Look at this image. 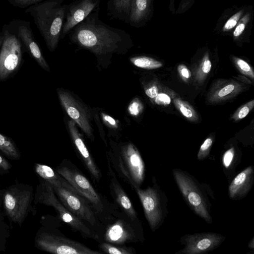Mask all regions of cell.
I'll use <instances>...</instances> for the list:
<instances>
[{"label": "cell", "instance_id": "38", "mask_svg": "<svg viewBox=\"0 0 254 254\" xmlns=\"http://www.w3.org/2000/svg\"><path fill=\"white\" fill-rule=\"evenodd\" d=\"M145 94L150 99H153L159 93V88L153 83L144 87Z\"/></svg>", "mask_w": 254, "mask_h": 254}, {"label": "cell", "instance_id": "22", "mask_svg": "<svg viewBox=\"0 0 254 254\" xmlns=\"http://www.w3.org/2000/svg\"><path fill=\"white\" fill-rule=\"evenodd\" d=\"M132 0H107V15L111 18L128 24V16Z\"/></svg>", "mask_w": 254, "mask_h": 254}, {"label": "cell", "instance_id": "7", "mask_svg": "<svg viewBox=\"0 0 254 254\" xmlns=\"http://www.w3.org/2000/svg\"><path fill=\"white\" fill-rule=\"evenodd\" d=\"M153 185L145 189L136 188L137 193L142 204L144 216L151 230L154 232L164 223L168 213V199L165 192L158 185L154 176Z\"/></svg>", "mask_w": 254, "mask_h": 254}, {"label": "cell", "instance_id": "4", "mask_svg": "<svg viewBox=\"0 0 254 254\" xmlns=\"http://www.w3.org/2000/svg\"><path fill=\"white\" fill-rule=\"evenodd\" d=\"M173 175L188 205L206 223L212 224L210 198L214 199L215 196L210 187L206 183L200 182L188 172L180 169H174Z\"/></svg>", "mask_w": 254, "mask_h": 254}, {"label": "cell", "instance_id": "27", "mask_svg": "<svg viewBox=\"0 0 254 254\" xmlns=\"http://www.w3.org/2000/svg\"><path fill=\"white\" fill-rule=\"evenodd\" d=\"M173 102L176 109L187 120L191 122H196L198 117L195 110L187 102L180 98L173 99Z\"/></svg>", "mask_w": 254, "mask_h": 254}, {"label": "cell", "instance_id": "43", "mask_svg": "<svg viewBox=\"0 0 254 254\" xmlns=\"http://www.w3.org/2000/svg\"><path fill=\"white\" fill-rule=\"evenodd\" d=\"M254 238L252 239V240L250 242L248 246L249 248L252 249H253L254 248Z\"/></svg>", "mask_w": 254, "mask_h": 254}, {"label": "cell", "instance_id": "5", "mask_svg": "<svg viewBox=\"0 0 254 254\" xmlns=\"http://www.w3.org/2000/svg\"><path fill=\"white\" fill-rule=\"evenodd\" d=\"M107 160L118 176L134 190L140 188L145 167L141 154L132 143H125L107 154Z\"/></svg>", "mask_w": 254, "mask_h": 254}, {"label": "cell", "instance_id": "9", "mask_svg": "<svg viewBox=\"0 0 254 254\" xmlns=\"http://www.w3.org/2000/svg\"><path fill=\"white\" fill-rule=\"evenodd\" d=\"M3 40L0 48V82L12 77L23 63V47L7 24L1 29Z\"/></svg>", "mask_w": 254, "mask_h": 254}, {"label": "cell", "instance_id": "17", "mask_svg": "<svg viewBox=\"0 0 254 254\" xmlns=\"http://www.w3.org/2000/svg\"><path fill=\"white\" fill-rule=\"evenodd\" d=\"M108 176L110 177L109 189L110 195L114 203L119 209L125 213L135 224L142 226L137 212L135 211L129 198L124 190L113 170L109 161L107 160Z\"/></svg>", "mask_w": 254, "mask_h": 254}, {"label": "cell", "instance_id": "30", "mask_svg": "<svg viewBox=\"0 0 254 254\" xmlns=\"http://www.w3.org/2000/svg\"><path fill=\"white\" fill-rule=\"evenodd\" d=\"M233 59L235 66L238 70L242 74L254 80V72L252 66L243 59L235 57H233Z\"/></svg>", "mask_w": 254, "mask_h": 254}, {"label": "cell", "instance_id": "42", "mask_svg": "<svg viewBox=\"0 0 254 254\" xmlns=\"http://www.w3.org/2000/svg\"><path fill=\"white\" fill-rule=\"evenodd\" d=\"M3 40V33L2 30L0 31V48Z\"/></svg>", "mask_w": 254, "mask_h": 254}, {"label": "cell", "instance_id": "18", "mask_svg": "<svg viewBox=\"0 0 254 254\" xmlns=\"http://www.w3.org/2000/svg\"><path fill=\"white\" fill-rule=\"evenodd\" d=\"M77 126L72 120L68 121L67 126L70 137L82 163L91 178L96 183H99L102 178L101 172L88 150Z\"/></svg>", "mask_w": 254, "mask_h": 254}, {"label": "cell", "instance_id": "14", "mask_svg": "<svg viewBox=\"0 0 254 254\" xmlns=\"http://www.w3.org/2000/svg\"><path fill=\"white\" fill-rule=\"evenodd\" d=\"M222 234L212 233H197L186 234L180 238V243L184 245L183 249L175 254H201L207 253L219 247L225 240Z\"/></svg>", "mask_w": 254, "mask_h": 254}, {"label": "cell", "instance_id": "34", "mask_svg": "<svg viewBox=\"0 0 254 254\" xmlns=\"http://www.w3.org/2000/svg\"><path fill=\"white\" fill-rule=\"evenodd\" d=\"M45 0H7V1L14 7L25 9L31 5Z\"/></svg>", "mask_w": 254, "mask_h": 254}, {"label": "cell", "instance_id": "37", "mask_svg": "<svg viewBox=\"0 0 254 254\" xmlns=\"http://www.w3.org/2000/svg\"><path fill=\"white\" fill-rule=\"evenodd\" d=\"M153 100L156 104L159 105L167 106L171 102L170 96L164 92H159Z\"/></svg>", "mask_w": 254, "mask_h": 254}, {"label": "cell", "instance_id": "21", "mask_svg": "<svg viewBox=\"0 0 254 254\" xmlns=\"http://www.w3.org/2000/svg\"><path fill=\"white\" fill-rule=\"evenodd\" d=\"M243 89V85L233 80L227 81L213 89L208 96L210 102L216 103L235 96Z\"/></svg>", "mask_w": 254, "mask_h": 254}, {"label": "cell", "instance_id": "28", "mask_svg": "<svg viewBox=\"0 0 254 254\" xmlns=\"http://www.w3.org/2000/svg\"><path fill=\"white\" fill-rule=\"evenodd\" d=\"M129 61L135 66L145 69H154L163 66L160 62L144 56L130 57Z\"/></svg>", "mask_w": 254, "mask_h": 254}, {"label": "cell", "instance_id": "31", "mask_svg": "<svg viewBox=\"0 0 254 254\" xmlns=\"http://www.w3.org/2000/svg\"><path fill=\"white\" fill-rule=\"evenodd\" d=\"M254 106V100L249 101L240 106L233 114L231 119L238 122L246 117Z\"/></svg>", "mask_w": 254, "mask_h": 254}, {"label": "cell", "instance_id": "13", "mask_svg": "<svg viewBox=\"0 0 254 254\" xmlns=\"http://www.w3.org/2000/svg\"><path fill=\"white\" fill-rule=\"evenodd\" d=\"M8 26L17 36L23 48L44 70L50 72V66L37 42L30 26V22L22 19H13Z\"/></svg>", "mask_w": 254, "mask_h": 254}, {"label": "cell", "instance_id": "15", "mask_svg": "<svg viewBox=\"0 0 254 254\" xmlns=\"http://www.w3.org/2000/svg\"><path fill=\"white\" fill-rule=\"evenodd\" d=\"M101 0H73L67 4L60 39L92 12L100 9Z\"/></svg>", "mask_w": 254, "mask_h": 254}, {"label": "cell", "instance_id": "16", "mask_svg": "<svg viewBox=\"0 0 254 254\" xmlns=\"http://www.w3.org/2000/svg\"><path fill=\"white\" fill-rule=\"evenodd\" d=\"M30 191L12 188L7 190L4 195V207L9 219L21 224L27 212L31 197Z\"/></svg>", "mask_w": 254, "mask_h": 254}, {"label": "cell", "instance_id": "40", "mask_svg": "<svg viewBox=\"0 0 254 254\" xmlns=\"http://www.w3.org/2000/svg\"><path fill=\"white\" fill-rule=\"evenodd\" d=\"M102 116L104 121L107 125L112 128H117V122L114 118L105 113H103Z\"/></svg>", "mask_w": 254, "mask_h": 254}, {"label": "cell", "instance_id": "6", "mask_svg": "<svg viewBox=\"0 0 254 254\" xmlns=\"http://www.w3.org/2000/svg\"><path fill=\"white\" fill-rule=\"evenodd\" d=\"M61 202L101 238L106 227L100 221L89 202L61 177V184L52 187Z\"/></svg>", "mask_w": 254, "mask_h": 254}, {"label": "cell", "instance_id": "25", "mask_svg": "<svg viewBox=\"0 0 254 254\" xmlns=\"http://www.w3.org/2000/svg\"><path fill=\"white\" fill-rule=\"evenodd\" d=\"M240 162L234 147H232L225 151L222 155L221 161L225 174L230 175L231 173L235 170V168Z\"/></svg>", "mask_w": 254, "mask_h": 254}, {"label": "cell", "instance_id": "8", "mask_svg": "<svg viewBox=\"0 0 254 254\" xmlns=\"http://www.w3.org/2000/svg\"><path fill=\"white\" fill-rule=\"evenodd\" d=\"M36 198L37 202L54 207L60 218L68 225L73 231L79 232L83 238L101 242V238L96 232L78 219L61 202L52 185L47 181L44 180L38 187Z\"/></svg>", "mask_w": 254, "mask_h": 254}, {"label": "cell", "instance_id": "23", "mask_svg": "<svg viewBox=\"0 0 254 254\" xmlns=\"http://www.w3.org/2000/svg\"><path fill=\"white\" fill-rule=\"evenodd\" d=\"M35 171L44 180L50 183L52 187H56L61 184V176L50 167L36 164Z\"/></svg>", "mask_w": 254, "mask_h": 254}, {"label": "cell", "instance_id": "36", "mask_svg": "<svg viewBox=\"0 0 254 254\" xmlns=\"http://www.w3.org/2000/svg\"><path fill=\"white\" fill-rule=\"evenodd\" d=\"M250 18V14L248 13L240 20L233 32L234 37H238L242 34Z\"/></svg>", "mask_w": 254, "mask_h": 254}, {"label": "cell", "instance_id": "3", "mask_svg": "<svg viewBox=\"0 0 254 254\" xmlns=\"http://www.w3.org/2000/svg\"><path fill=\"white\" fill-rule=\"evenodd\" d=\"M65 0H46L25 9L43 37L47 48L54 52L58 47L64 22L67 4Z\"/></svg>", "mask_w": 254, "mask_h": 254}, {"label": "cell", "instance_id": "29", "mask_svg": "<svg viewBox=\"0 0 254 254\" xmlns=\"http://www.w3.org/2000/svg\"><path fill=\"white\" fill-rule=\"evenodd\" d=\"M212 64L208 53L204 55L195 73V79L198 82H202L210 71Z\"/></svg>", "mask_w": 254, "mask_h": 254}, {"label": "cell", "instance_id": "12", "mask_svg": "<svg viewBox=\"0 0 254 254\" xmlns=\"http://www.w3.org/2000/svg\"><path fill=\"white\" fill-rule=\"evenodd\" d=\"M37 246L42 250L56 254H101L83 244L61 234L43 232L36 239Z\"/></svg>", "mask_w": 254, "mask_h": 254}, {"label": "cell", "instance_id": "19", "mask_svg": "<svg viewBox=\"0 0 254 254\" xmlns=\"http://www.w3.org/2000/svg\"><path fill=\"white\" fill-rule=\"evenodd\" d=\"M254 181V168L250 166L236 175L230 183L228 188L229 197L234 200L244 198L251 190Z\"/></svg>", "mask_w": 254, "mask_h": 254}, {"label": "cell", "instance_id": "35", "mask_svg": "<svg viewBox=\"0 0 254 254\" xmlns=\"http://www.w3.org/2000/svg\"><path fill=\"white\" fill-rule=\"evenodd\" d=\"M244 10H241L231 17L224 25L222 31H227L233 28L238 23L240 18L243 13Z\"/></svg>", "mask_w": 254, "mask_h": 254}, {"label": "cell", "instance_id": "26", "mask_svg": "<svg viewBox=\"0 0 254 254\" xmlns=\"http://www.w3.org/2000/svg\"><path fill=\"white\" fill-rule=\"evenodd\" d=\"M98 247L102 253L108 254H135V250L125 245H116L104 241L100 242Z\"/></svg>", "mask_w": 254, "mask_h": 254}, {"label": "cell", "instance_id": "1", "mask_svg": "<svg viewBox=\"0 0 254 254\" xmlns=\"http://www.w3.org/2000/svg\"><path fill=\"white\" fill-rule=\"evenodd\" d=\"M98 9L76 25L67 34L70 42L93 53L99 64H110L114 54H126L133 46L131 35L99 18Z\"/></svg>", "mask_w": 254, "mask_h": 254}, {"label": "cell", "instance_id": "20", "mask_svg": "<svg viewBox=\"0 0 254 254\" xmlns=\"http://www.w3.org/2000/svg\"><path fill=\"white\" fill-rule=\"evenodd\" d=\"M151 0H132L128 16V24L139 27L146 20L150 9Z\"/></svg>", "mask_w": 254, "mask_h": 254}, {"label": "cell", "instance_id": "10", "mask_svg": "<svg viewBox=\"0 0 254 254\" xmlns=\"http://www.w3.org/2000/svg\"><path fill=\"white\" fill-rule=\"evenodd\" d=\"M144 240L142 227L133 223L120 210L115 219L106 226L102 241L124 246Z\"/></svg>", "mask_w": 254, "mask_h": 254}, {"label": "cell", "instance_id": "39", "mask_svg": "<svg viewBox=\"0 0 254 254\" xmlns=\"http://www.w3.org/2000/svg\"><path fill=\"white\" fill-rule=\"evenodd\" d=\"M178 71L180 76L185 82H187L191 77V73L189 68L184 64L178 66Z\"/></svg>", "mask_w": 254, "mask_h": 254}, {"label": "cell", "instance_id": "32", "mask_svg": "<svg viewBox=\"0 0 254 254\" xmlns=\"http://www.w3.org/2000/svg\"><path fill=\"white\" fill-rule=\"evenodd\" d=\"M213 138L207 137L201 144L197 154V159L202 160L209 155L213 142Z\"/></svg>", "mask_w": 254, "mask_h": 254}, {"label": "cell", "instance_id": "24", "mask_svg": "<svg viewBox=\"0 0 254 254\" xmlns=\"http://www.w3.org/2000/svg\"><path fill=\"white\" fill-rule=\"evenodd\" d=\"M0 150L11 159L18 160L20 157V153L14 141L0 132Z\"/></svg>", "mask_w": 254, "mask_h": 254}, {"label": "cell", "instance_id": "11", "mask_svg": "<svg viewBox=\"0 0 254 254\" xmlns=\"http://www.w3.org/2000/svg\"><path fill=\"white\" fill-rule=\"evenodd\" d=\"M57 90L61 104L66 114L86 136L94 141L92 117L89 109L70 91L62 88H58Z\"/></svg>", "mask_w": 254, "mask_h": 254}, {"label": "cell", "instance_id": "2", "mask_svg": "<svg viewBox=\"0 0 254 254\" xmlns=\"http://www.w3.org/2000/svg\"><path fill=\"white\" fill-rule=\"evenodd\" d=\"M56 171L90 204L106 227L117 217L120 210L113 202L96 190L88 179L70 161L63 160Z\"/></svg>", "mask_w": 254, "mask_h": 254}, {"label": "cell", "instance_id": "41", "mask_svg": "<svg viewBox=\"0 0 254 254\" xmlns=\"http://www.w3.org/2000/svg\"><path fill=\"white\" fill-rule=\"evenodd\" d=\"M9 162L1 155H0V173L8 171L10 168Z\"/></svg>", "mask_w": 254, "mask_h": 254}, {"label": "cell", "instance_id": "33", "mask_svg": "<svg viewBox=\"0 0 254 254\" xmlns=\"http://www.w3.org/2000/svg\"><path fill=\"white\" fill-rule=\"evenodd\" d=\"M143 110V105L141 101L137 98H134L129 104L128 112L133 117L138 116Z\"/></svg>", "mask_w": 254, "mask_h": 254}]
</instances>
